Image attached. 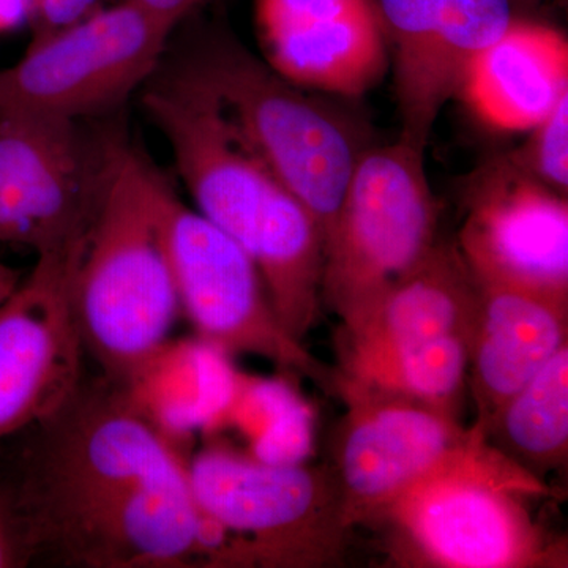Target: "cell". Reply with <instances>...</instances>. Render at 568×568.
Returning a JSON list of instances; mask_svg holds the SVG:
<instances>
[{"instance_id": "1", "label": "cell", "mask_w": 568, "mask_h": 568, "mask_svg": "<svg viewBox=\"0 0 568 568\" xmlns=\"http://www.w3.org/2000/svg\"><path fill=\"white\" fill-rule=\"evenodd\" d=\"M141 92L192 207L252 257L280 323L302 342L323 306L324 237L316 220L181 63L163 59Z\"/></svg>"}, {"instance_id": "2", "label": "cell", "mask_w": 568, "mask_h": 568, "mask_svg": "<svg viewBox=\"0 0 568 568\" xmlns=\"http://www.w3.org/2000/svg\"><path fill=\"white\" fill-rule=\"evenodd\" d=\"M164 175L118 130L103 136L99 205L71 287L82 346L112 383L166 342L181 315L164 242Z\"/></svg>"}, {"instance_id": "3", "label": "cell", "mask_w": 568, "mask_h": 568, "mask_svg": "<svg viewBox=\"0 0 568 568\" xmlns=\"http://www.w3.org/2000/svg\"><path fill=\"white\" fill-rule=\"evenodd\" d=\"M211 89L276 178L316 220L325 245L347 185L375 134L339 97L284 80L220 26L204 29L175 59Z\"/></svg>"}, {"instance_id": "4", "label": "cell", "mask_w": 568, "mask_h": 568, "mask_svg": "<svg viewBox=\"0 0 568 568\" xmlns=\"http://www.w3.org/2000/svg\"><path fill=\"white\" fill-rule=\"evenodd\" d=\"M347 413L328 467L342 497L347 528L379 519L410 489L454 474L534 476L511 462L474 424L407 396L336 383Z\"/></svg>"}, {"instance_id": "5", "label": "cell", "mask_w": 568, "mask_h": 568, "mask_svg": "<svg viewBox=\"0 0 568 568\" xmlns=\"http://www.w3.org/2000/svg\"><path fill=\"white\" fill-rule=\"evenodd\" d=\"M437 241V204L425 149L402 138L392 144L376 142L355 166L325 245L323 302L342 320V334L364 323Z\"/></svg>"}, {"instance_id": "6", "label": "cell", "mask_w": 568, "mask_h": 568, "mask_svg": "<svg viewBox=\"0 0 568 568\" xmlns=\"http://www.w3.org/2000/svg\"><path fill=\"white\" fill-rule=\"evenodd\" d=\"M189 477L197 506L233 538L242 567L342 560L349 528L328 467L267 465L212 444L189 462Z\"/></svg>"}, {"instance_id": "7", "label": "cell", "mask_w": 568, "mask_h": 568, "mask_svg": "<svg viewBox=\"0 0 568 568\" xmlns=\"http://www.w3.org/2000/svg\"><path fill=\"white\" fill-rule=\"evenodd\" d=\"M178 28L122 0L37 37L0 69V114L82 122L118 110L151 80Z\"/></svg>"}, {"instance_id": "8", "label": "cell", "mask_w": 568, "mask_h": 568, "mask_svg": "<svg viewBox=\"0 0 568 568\" xmlns=\"http://www.w3.org/2000/svg\"><path fill=\"white\" fill-rule=\"evenodd\" d=\"M160 211L181 310L196 328L197 338L230 355L267 358L336 394V373L280 323L252 257L183 203L166 178Z\"/></svg>"}, {"instance_id": "9", "label": "cell", "mask_w": 568, "mask_h": 568, "mask_svg": "<svg viewBox=\"0 0 568 568\" xmlns=\"http://www.w3.org/2000/svg\"><path fill=\"white\" fill-rule=\"evenodd\" d=\"M551 496L541 478L465 473L406 493L390 521L418 558L446 568H529L560 562L521 497Z\"/></svg>"}, {"instance_id": "10", "label": "cell", "mask_w": 568, "mask_h": 568, "mask_svg": "<svg viewBox=\"0 0 568 568\" xmlns=\"http://www.w3.org/2000/svg\"><path fill=\"white\" fill-rule=\"evenodd\" d=\"M103 136L81 122L0 114V244L55 252L91 227L102 185Z\"/></svg>"}, {"instance_id": "11", "label": "cell", "mask_w": 568, "mask_h": 568, "mask_svg": "<svg viewBox=\"0 0 568 568\" xmlns=\"http://www.w3.org/2000/svg\"><path fill=\"white\" fill-rule=\"evenodd\" d=\"M84 241L39 254L0 308V440L55 416L80 388L71 287Z\"/></svg>"}, {"instance_id": "12", "label": "cell", "mask_w": 568, "mask_h": 568, "mask_svg": "<svg viewBox=\"0 0 568 568\" xmlns=\"http://www.w3.org/2000/svg\"><path fill=\"white\" fill-rule=\"evenodd\" d=\"M458 248L473 275L568 295V201L504 153L465 182Z\"/></svg>"}, {"instance_id": "13", "label": "cell", "mask_w": 568, "mask_h": 568, "mask_svg": "<svg viewBox=\"0 0 568 568\" xmlns=\"http://www.w3.org/2000/svg\"><path fill=\"white\" fill-rule=\"evenodd\" d=\"M261 58L308 91L358 99L390 70L375 0H254Z\"/></svg>"}, {"instance_id": "14", "label": "cell", "mask_w": 568, "mask_h": 568, "mask_svg": "<svg viewBox=\"0 0 568 568\" xmlns=\"http://www.w3.org/2000/svg\"><path fill=\"white\" fill-rule=\"evenodd\" d=\"M473 276L477 305L467 375L476 425L487 432L504 403L568 345V295Z\"/></svg>"}, {"instance_id": "15", "label": "cell", "mask_w": 568, "mask_h": 568, "mask_svg": "<svg viewBox=\"0 0 568 568\" xmlns=\"http://www.w3.org/2000/svg\"><path fill=\"white\" fill-rule=\"evenodd\" d=\"M477 305L473 272L458 244L440 242L383 295L364 323L339 338V375L446 335H470Z\"/></svg>"}, {"instance_id": "16", "label": "cell", "mask_w": 568, "mask_h": 568, "mask_svg": "<svg viewBox=\"0 0 568 568\" xmlns=\"http://www.w3.org/2000/svg\"><path fill=\"white\" fill-rule=\"evenodd\" d=\"M568 93V41L530 18L510 29L467 70L458 99L497 132H529Z\"/></svg>"}, {"instance_id": "17", "label": "cell", "mask_w": 568, "mask_h": 568, "mask_svg": "<svg viewBox=\"0 0 568 568\" xmlns=\"http://www.w3.org/2000/svg\"><path fill=\"white\" fill-rule=\"evenodd\" d=\"M241 379L230 354L196 336L166 339L114 386L134 413L179 446L196 432L223 428Z\"/></svg>"}, {"instance_id": "18", "label": "cell", "mask_w": 568, "mask_h": 568, "mask_svg": "<svg viewBox=\"0 0 568 568\" xmlns=\"http://www.w3.org/2000/svg\"><path fill=\"white\" fill-rule=\"evenodd\" d=\"M432 33L426 115L435 126L458 99L467 70L517 22L537 18L541 0H414Z\"/></svg>"}, {"instance_id": "19", "label": "cell", "mask_w": 568, "mask_h": 568, "mask_svg": "<svg viewBox=\"0 0 568 568\" xmlns=\"http://www.w3.org/2000/svg\"><path fill=\"white\" fill-rule=\"evenodd\" d=\"M485 433L493 446L538 478L566 465L568 345L504 403Z\"/></svg>"}, {"instance_id": "20", "label": "cell", "mask_w": 568, "mask_h": 568, "mask_svg": "<svg viewBox=\"0 0 568 568\" xmlns=\"http://www.w3.org/2000/svg\"><path fill=\"white\" fill-rule=\"evenodd\" d=\"M248 439L250 452L267 465H304L312 457L313 410L290 384L242 375L226 424Z\"/></svg>"}, {"instance_id": "21", "label": "cell", "mask_w": 568, "mask_h": 568, "mask_svg": "<svg viewBox=\"0 0 568 568\" xmlns=\"http://www.w3.org/2000/svg\"><path fill=\"white\" fill-rule=\"evenodd\" d=\"M467 373L469 335L457 334L407 347L349 375L336 373V383L392 392L458 417Z\"/></svg>"}, {"instance_id": "22", "label": "cell", "mask_w": 568, "mask_h": 568, "mask_svg": "<svg viewBox=\"0 0 568 568\" xmlns=\"http://www.w3.org/2000/svg\"><path fill=\"white\" fill-rule=\"evenodd\" d=\"M504 155L523 174L568 196V93L529 130L521 145Z\"/></svg>"}, {"instance_id": "23", "label": "cell", "mask_w": 568, "mask_h": 568, "mask_svg": "<svg viewBox=\"0 0 568 568\" xmlns=\"http://www.w3.org/2000/svg\"><path fill=\"white\" fill-rule=\"evenodd\" d=\"M33 555L17 496L0 491V568L20 567Z\"/></svg>"}, {"instance_id": "24", "label": "cell", "mask_w": 568, "mask_h": 568, "mask_svg": "<svg viewBox=\"0 0 568 568\" xmlns=\"http://www.w3.org/2000/svg\"><path fill=\"white\" fill-rule=\"evenodd\" d=\"M103 0H32L33 37L48 36L102 9Z\"/></svg>"}, {"instance_id": "25", "label": "cell", "mask_w": 568, "mask_h": 568, "mask_svg": "<svg viewBox=\"0 0 568 568\" xmlns=\"http://www.w3.org/2000/svg\"><path fill=\"white\" fill-rule=\"evenodd\" d=\"M129 2L136 3L141 9L151 11L156 17L182 24L211 0H129Z\"/></svg>"}, {"instance_id": "26", "label": "cell", "mask_w": 568, "mask_h": 568, "mask_svg": "<svg viewBox=\"0 0 568 568\" xmlns=\"http://www.w3.org/2000/svg\"><path fill=\"white\" fill-rule=\"evenodd\" d=\"M32 0H0V33H9L31 24Z\"/></svg>"}, {"instance_id": "27", "label": "cell", "mask_w": 568, "mask_h": 568, "mask_svg": "<svg viewBox=\"0 0 568 568\" xmlns=\"http://www.w3.org/2000/svg\"><path fill=\"white\" fill-rule=\"evenodd\" d=\"M21 282V274L0 261V308Z\"/></svg>"}]
</instances>
